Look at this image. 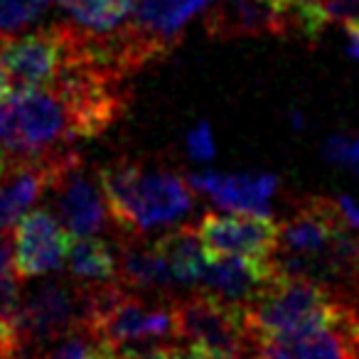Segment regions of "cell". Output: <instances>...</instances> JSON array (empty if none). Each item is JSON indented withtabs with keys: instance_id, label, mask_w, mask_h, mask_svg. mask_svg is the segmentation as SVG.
I'll use <instances>...</instances> for the list:
<instances>
[{
	"instance_id": "cell-1",
	"label": "cell",
	"mask_w": 359,
	"mask_h": 359,
	"mask_svg": "<svg viewBox=\"0 0 359 359\" xmlns=\"http://www.w3.org/2000/svg\"><path fill=\"white\" fill-rule=\"evenodd\" d=\"M241 308L246 327L259 342L303 337L332 327L337 320V303L327 288L315 280L285 273Z\"/></svg>"
},
{
	"instance_id": "cell-2",
	"label": "cell",
	"mask_w": 359,
	"mask_h": 359,
	"mask_svg": "<svg viewBox=\"0 0 359 359\" xmlns=\"http://www.w3.org/2000/svg\"><path fill=\"white\" fill-rule=\"evenodd\" d=\"M79 140L60 96L45 86L0 101V143L13 160H47L74 150Z\"/></svg>"
},
{
	"instance_id": "cell-3",
	"label": "cell",
	"mask_w": 359,
	"mask_h": 359,
	"mask_svg": "<svg viewBox=\"0 0 359 359\" xmlns=\"http://www.w3.org/2000/svg\"><path fill=\"white\" fill-rule=\"evenodd\" d=\"M195 210V195L187 180L170 170H150L143 165L126 207L114 219L121 239H143L145 231L172 226Z\"/></svg>"
},
{
	"instance_id": "cell-4",
	"label": "cell",
	"mask_w": 359,
	"mask_h": 359,
	"mask_svg": "<svg viewBox=\"0 0 359 359\" xmlns=\"http://www.w3.org/2000/svg\"><path fill=\"white\" fill-rule=\"evenodd\" d=\"M65 50L62 22L0 42V101L50 86L62 67Z\"/></svg>"
},
{
	"instance_id": "cell-5",
	"label": "cell",
	"mask_w": 359,
	"mask_h": 359,
	"mask_svg": "<svg viewBox=\"0 0 359 359\" xmlns=\"http://www.w3.org/2000/svg\"><path fill=\"white\" fill-rule=\"evenodd\" d=\"M74 327H86L84 285L79 280H50L18 305L15 330L25 342H47Z\"/></svg>"
},
{
	"instance_id": "cell-6",
	"label": "cell",
	"mask_w": 359,
	"mask_h": 359,
	"mask_svg": "<svg viewBox=\"0 0 359 359\" xmlns=\"http://www.w3.org/2000/svg\"><path fill=\"white\" fill-rule=\"evenodd\" d=\"M197 234L210 261L241 256V259H271L278 251L280 229L271 217L256 215H217L207 212L197 222Z\"/></svg>"
},
{
	"instance_id": "cell-7",
	"label": "cell",
	"mask_w": 359,
	"mask_h": 359,
	"mask_svg": "<svg viewBox=\"0 0 359 359\" xmlns=\"http://www.w3.org/2000/svg\"><path fill=\"white\" fill-rule=\"evenodd\" d=\"M347 222L342 219V212L337 200L327 197H305L295 205L290 217L278 226L280 239L276 259L283 261H310L318 259Z\"/></svg>"
},
{
	"instance_id": "cell-8",
	"label": "cell",
	"mask_w": 359,
	"mask_h": 359,
	"mask_svg": "<svg viewBox=\"0 0 359 359\" xmlns=\"http://www.w3.org/2000/svg\"><path fill=\"white\" fill-rule=\"evenodd\" d=\"M212 40L293 35L288 0H217L205 15Z\"/></svg>"
},
{
	"instance_id": "cell-9",
	"label": "cell",
	"mask_w": 359,
	"mask_h": 359,
	"mask_svg": "<svg viewBox=\"0 0 359 359\" xmlns=\"http://www.w3.org/2000/svg\"><path fill=\"white\" fill-rule=\"evenodd\" d=\"M69 244L72 234L57 222V217L47 215L45 210L22 215L13 241L15 273L20 278H37L60 271L67 261Z\"/></svg>"
},
{
	"instance_id": "cell-10",
	"label": "cell",
	"mask_w": 359,
	"mask_h": 359,
	"mask_svg": "<svg viewBox=\"0 0 359 359\" xmlns=\"http://www.w3.org/2000/svg\"><path fill=\"white\" fill-rule=\"evenodd\" d=\"M52 205H55L57 222L72 236H94L109 224V207H106L101 185L76 163L67 172H62L50 187Z\"/></svg>"
},
{
	"instance_id": "cell-11",
	"label": "cell",
	"mask_w": 359,
	"mask_h": 359,
	"mask_svg": "<svg viewBox=\"0 0 359 359\" xmlns=\"http://www.w3.org/2000/svg\"><path fill=\"white\" fill-rule=\"evenodd\" d=\"M187 182L222 210L256 217H271V200L278 190V177L271 172H200Z\"/></svg>"
},
{
	"instance_id": "cell-12",
	"label": "cell",
	"mask_w": 359,
	"mask_h": 359,
	"mask_svg": "<svg viewBox=\"0 0 359 359\" xmlns=\"http://www.w3.org/2000/svg\"><path fill=\"white\" fill-rule=\"evenodd\" d=\"M278 278L280 271L276 266L273 256L271 259L229 256V259L210 261L200 278V285L202 290L224 300V303L246 305L259 298L266 288H271Z\"/></svg>"
},
{
	"instance_id": "cell-13",
	"label": "cell",
	"mask_w": 359,
	"mask_h": 359,
	"mask_svg": "<svg viewBox=\"0 0 359 359\" xmlns=\"http://www.w3.org/2000/svg\"><path fill=\"white\" fill-rule=\"evenodd\" d=\"M118 283L140 295L165 293L177 288L172 271L165 264L153 241L121 239L118 244Z\"/></svg>"
},
{
	"instance_id": "cell-14",
	"label": "cell",
	"mask_w": 359,
	"mask_h": 359,
	"mask_svg": "<svg viewBox=\"0 0 359 359\" xmlns=\"http://www.w3.org/2000/svg\"><path fill=\"white\" fill-rule=\"evenodd\" d=\"M153 244L165 259V264L170 266L177 285L200 283L210 259H207L205 246H202L200 234H197V226H175V229L160 234Z\"/></svg>"
},
{
	"instance_id": "cell-15",
	"label": "cell",
	"mask_w": 359,
	"mask_h": 359,
	"mask_svg": "<svg viewBox=\"0 0 359 359\" xmlns=\"http://www.w3.org/2000/svg\"><path fill=\"white\" fill-rule=\"evenodd\" d=\"M65 266L79 283L118 280V249L99 236H74Z\"/></svg>"
},
{
	"instance_id": "cell-16",
	"label": "cell",
	"mask_w": 359,
	"mask_h": 359,
	"mask_svg": "<svg viewBox=\"0 0 359 359\" xmlns=\"http://www.w3.org/2000/svg\"><path fill=\"white\" fill-rule=\"evenodd\" d=\"M57 8L79 30L106 35L114 32L133 15L135 0H55Z\"/></svg>"
},
{
	"instance_id": "cell-17",
	"label": "cell",
	"mask_w": 359,
	"mask_h": 359,
	"mask_svg": "<svg viewBox=\"0 0 359 359\" xmlns=\"http://www.w3.org/2000/svg\"><path fill=\"white\" fill-rule=\"evenodd\" d=\"M55 0H0V42L42 20Z\"/></svg>"
},
{
	"instance_id": "cell-18",
	"label": "cell",
	"mask_w": 359,
	"mask_h": 359,
	"mask_svg": "<svg viewBox=\"0 0 359 359\" xmlns=\"http://www.w3.org/2000/svg\"><path fill=\"white\" fill-rule=\"evenodd\" d=\"M295 359H347L342 337L334 327H325L318 332L303 334V337L290 339Z\"/></svg>"
},
{
	"instance_id": "cell-19",
	"label": "cell",
	"mask_w": 359,
	"mask_h": 359,
	"mask_svg": "<svg viewBox=\"0 0 359 359\" xmlns=\"http://www.w3.org/2000/svg\"><path fill=\"white\" fill-rule=\"evenodd\" d=\"M116 359H202L200 349L195 344H143V347H128L121 349Z\"/></svg>"
},
{
	"instance_id": "cell-20",
	"label": "cell",
	"mask_w": 359,
	"mask_h": 359,
	"mask_svg": "<svg viewBox=\"0 0 359 359\" xmlns=\"http://www.w3.org/2000/svg\"><path fill=\"white\" fill-rule=\"evenodd\" d=\"M187 153H190L192 160L197 163H210L217 153V145H215V133H212V126L207 121L197 123L192 130H187Z\"/></svg>"
},
{
	"instance_id": "cell-21",
	"label": "cell",
	"mask_w": 359,
	"mask_h": 359,
	"mask_svg": "<svg viewBox=\"0 0 359 359\" xmlns=\"http://www.w3.org/2000/svg\"><path fill=\"white\" fill-rule=\"evenodd\" d=\"M327 15L330 22H359V0H310Z\"/></svg>"
},
{
	"instance_id": "cell-22",
	"label": "cell",
	"mask_w": 359,
	"mask_h": 359,
	"mask_svg": "<svg viewBox=\"0 0 359 359\" xmlns=\"http://www.w3.org/2000/svg\"><path fill=\"white\" fill-rule=\"evenodd\" d=\"M22 215H25V212L15 205V200L11 197V192L0 185V236L8 234V231L20 222Z\"/></svg>"
},
{
	"instance_id": "cell-23",
	"label": "cell",
	"mask_w": 359,
	"mask_h": 359,
	"mask_svg": "<svg viewBox=\"0 0 359 359\" xmlns=\"http://www.w3.org/2000/svg\"><path fill=\"white\" fill-rule=\"evenodd\" d=\"M337 207L342 212V219L347 222L349 229L359 231V205L352 200V197H339L337 200Z\"/></svg>"
},
{
	"instance_id": "cell-24",
	"label": "cell",
	"mask_w": 359,
	"mask_h": 359,
	"mask_svg": "<svg viewBox=\"0 0 359 359\" xmlns=\"http://www.w3.org/2000/svg\"><path fill=\"white\" fill-rule=\"evenodd\" d=\"M13 276V244L6 234L0 236V278Z\"/></svg>"
},
{
	"instance_id": "cell-25",
	"label": "cell",
	"mask_w": 359,
	"mask_h": 359,
	"mask_svg": "<svg viewBox=\"0 0 359 359\" xmlns=\"http://www.w3.org/2000/svg\"><path fill=\"white\" fill-rule=\"evenodd\" d=\"M344 165L354 170V175L359 177V135H352L349 138V148L347 155H344Z\"/></svg>"
},
{
	"instance_id": "cell-26",
	"label": "cell",
	"mask_w": 359,
	"mask_h": 359,
	"mask_svg": "<svg viewBox=\"0 0 359 359\" xmlns=\"http://www.w3.org/2000/svg\"><path fill=\"white\" fill-rule=\"evenodd\" d=\"M8 168H11V160H8L6 150L0 148V180H3V175L8 172Z\"/></svg>"
},
{
	"instance_id": "cell-27",
	"label": "cell",
	"mask_w": 359,
	"mask_h": 359,
	"mask_svg": "<svg viewBox=\"0 0 359 359\" xmlns=\"http://www.w3.org/2000/svg\"><path fill=\"white\" fill-rule=\"evenodd\" d=\"M86 359H114V354L109 352V349H104V347H99L96 352H91Z\"/></svg>"
},
{
	"instance_id": "cell-28",
	"label": "cell",
	"mask_w": 359,
	"mask_h": 359,
	"mask_svg": "<svg viewBox=\"0 0 359 359\" xmlns=\"http://www.w3.org/2000/svg\"><path fill=\"white\" fill-rule=\"evenodd\" d=\"M290 121H293V126H295V128H305V121H303V116H300V114H293V116H290Z\"/></svg>"
}]
</instances>
